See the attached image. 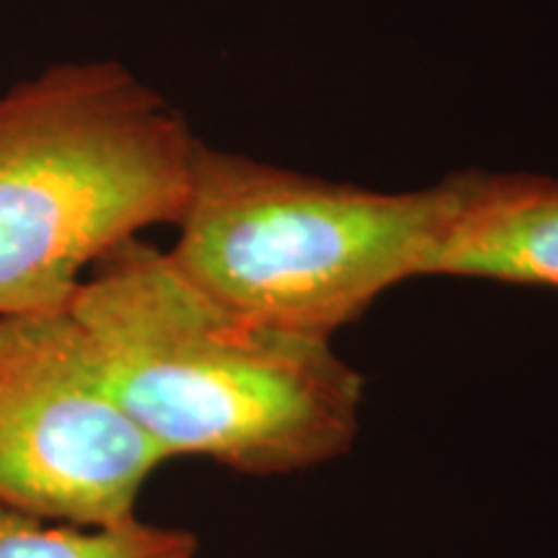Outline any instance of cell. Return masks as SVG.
<instances>
[{"label": "cell", "instance_id": "obj_2", "mask_svg": "<svg viewBox=\"0 0 558 558\" xmlns=\"http://www.w3.org/2000/svg\"><path fill=\"white\" fill-rule=\"evenodd\" d=\"M199 145L120 62H60L0 96V316L68 311L96 262L177 226Z\"/></svg>", "mask_w": 558, "mask_h": 558}, {"label": "cell", "instance_id": "obj_5", "mask_svg": "<svg viewBox=\"0 0 558 558\" xmlns=\"http://www.w3.org/2000/svg\"><path fill=\"white\" fill-rule=\"evenodd\" d=\"M429 277L558 290V179L460 171V207Z\"/></svg>", "mask_w": 558, "mask_h": 558}, {"label": "cell", "instance_id": "obj_4", "mask_svg": "<svg viewBox=\"0 0 558 558\" xmlns=\"http://www.w3.org/2000/svg\"><path fill=\"white\" fill-rule=\"evenodd\" d=\"M166 452L111 390L73 313L0 316V505L70 525L137 518Z\"/></svg>", "mask_w": 558, "mask_h": 558}, {"label": "cell", "instance_id": "obj_3", "mask_svg": "<svg viewBox=\"0 0 558 558\" xmlns=\"http://www.w3.org/2000/svg\"><path fill=\"white\" fill-rule=\"evenodd\" d=\"M460 207V171L365 190L199 145L171 262L243 318L333 341L383 292L429 277Z\"/></svg>", "mask_w": 558, "mask_h": 558}, {"label": "cell", "instance_id": "obj_1", "mask_svg": "<svg viewBox=\"0 0 558 558\" xmlns=\"http://www.w3.org/2000/svg\"><path fill=\"white\" fill-rule=\"evenodd\" d=\"M70 313L117 399L169 460L284 476L347 456L357 439L362 375L333 341L222 308L148 241L96 262Z\"/></svg>", "mask_w": 558, "mask_h": 558}, {"label": "cell", "instance_id": "obj_6", "mask_svg": "<svg viewBox=\"0 0 558 558\" xmlns=\"http://www.w3.org/2000/svg\"><path fill=\"white\" fill-rule=\"evenodd\" d=\"M197 535L137 518L114 525H70L0 505V558H194Z\"/></svg>", "mask_w": 558, "mask_h": 558}]
</instances>
